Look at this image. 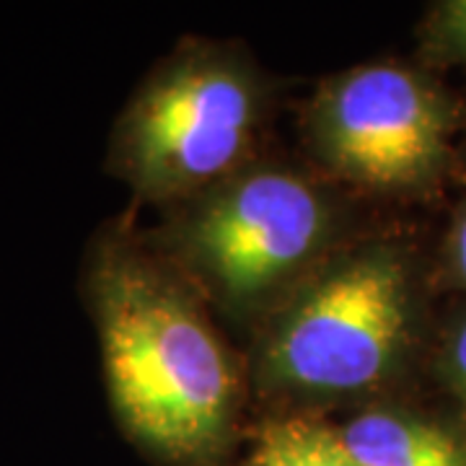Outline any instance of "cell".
Instances as JSON below:
<instances>
[{
    "mask_svg": "<svg viewBox=\"0 0 466 466\" xmlns=\"http://www.w3.org/2000/svg\"><path fill=\"white\" fill-rule=\"evenodd\" d=\"M451 363H453V370H456L459 383L466 389V324L461 327L456 342H453V358H451Z\"/></svg>",
    "mask_w": 466,
    "mask_h": 466,
    "instance_id": "cell-9",
    "label": "cell"
},
{
    "mask_svg": "<svg viewBox=\"0 0 466 466\" xmlns=\"http://www.w3.org/2000/svg\"><path fill=\"white\" fill-rule=\"evenodd\" d=\"M456 262L461 269V278L466 280V218L464 223L459 226V236H456Z\"/></svg>",
    "mask_w": 466,
    "mask_h": 466,
    "instance_id": "cell-10",
    "label": "cell"
},
{
    "mask_svg": "<svg viewBox=\"0 0 466 466\" xmlns=\"http://www.w3.org/2000/svg\"><path fill=\"white\" fill-rule=\"evenodd\" d=\"M321 223V205L306 184L288 174H257L202 213L195 247L218 283L249 296L317 247Z\"/></svg>",
    "mask_w": 466,
    "mask_h": 466,
    "instance_id": "cell-5",
    "label": "cell"
},
{
    "mask_svg": "<svg viewBox=\"0 0 466 466\" xmlns=\"http://www.w3.org/2000/svg\"><path fill=\"white\" fill-rule=\"evenodd\" d=\"M106 381L127 431L168 456L213 449L233 373L216 334L161 278L122 257L94 269Z\"/></svg>",
    "mask_w": 466,
    "mask_h": 466,
    "instance_id": "cell-1",
    "label": "cell"
},
{
    "mask_svg": "<svg viewBox=\"0 0 466 466\" xmlns=\"http://www.w3.org/2000/svg\"><path fill=\"white\" fill-rule=\"evenodd\" d=\"M257 466H358L339 435L311 422L269 425L257 451Z\"/></svg>",
    "mask_w": 466,
    "mask_h": 466,
    "instance_id": "cell-7",
    "label": "cell"
},
{
    "mask_svg": "<svg viewBox=\"0 0 466 466\" xmlns=\"http://www.w3.org/2000/svg\"><path fill=\"white\" fill-rule=\"evenodd\" d=\"M443 127L433 94L391 66L352 73L324 109L329 158L345 174L376 187L422 179L443 150Z\"/></svg>",
    "mask_w": 466,
    "mask_h": 466,
    "instance_id": "cell-4",
    "label": "cell"
},
{
    "mask_svg": "<svg viewBox=\"0 0 466 466\" xmlns=\"http://www.w3.org/2000/svg\"><path fill=\"white\" fill-rule=\"evenodd\" d=\"M337 435L358 466H466L449 435L410 417L368 412Z\"/></svg>",
    "mask_w": 466,
    "mask_h": 466,
    "instance_id": "cell-6",
    "label": "cell"
},
{
    "mask_svg": "<svg viewBox=\"0 0 466 466\" xmlns=\"http://www.w3.org/2000/svg\"><path fill=\"white\" fill-rule=\"evenodd\" d=\"M404 327L407 283L400 262L368 257L306 296L275 337L269 366L303 389H363L391 366Z\"/></svg>",
    "mask_w": 466,
    "mask_h": 466,
    "instance_id": "cell-2",
    "label": "cell"
},
{
    "mask_svg": "<svg viewBox=\"0 0 466 466\" xmlns=\"http://www.w3.org/2000/svg\"><path fill=\"white\" fill-rule=\"evenodd\" d=\"M251 94L231 70L189 66L171 73L135 106L127 156L156 189H182L231 167L249 137Z\"/></svg>",
    "mask_w": 466,
    "mask_h": 466,
    "instance_id": "cell-3",
    "label": "cell"
},
{
    "mask_svg": "<svg viewBox=\"0 0 466 466\" xmlns=\"http://www.w3.org/2000/svg\"><path fill=\"white\" fill-rule=\"evenodd\" d=\"M438 36L453 57L466 60V0H453L443 5L438 16Z\"/></svg>",
    "mask_w": 466,
    "mask_h": 466,
    "instance_id": "cell-8",
    "label": "cell"
}]
</instances>
